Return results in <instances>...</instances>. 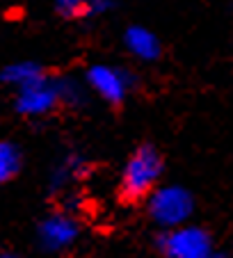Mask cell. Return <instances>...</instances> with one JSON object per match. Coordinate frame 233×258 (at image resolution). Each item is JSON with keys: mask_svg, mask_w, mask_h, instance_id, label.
<instances>
[{"mask_svg": "<svg viewBox=\"0 0 233 258\" xmlns=\"http://www.w3.org/2000/svg\"><path fill=\"white\" fill-rule=\"evenodd\" d=\"M158 249L165 258H206V253H210V238L199 229L176 231L162 235Z\"/></svg>", "mask_w": 233, "mask_h": 258, "instance_id": "cell-2", "label": "cell"}, {"mask_svg": "<svg viewBox=\"0 0 233 258\" xmlns=\"http://www.w3.org/2000/svg\"><path fill=\"white\" fill-rule=\"evenodd\" d=\"M21 169V153L12 142H0V185L12 180Z\"/></svg>", "mask_w": 233, "mask_h": 258, "instance_id": "cell-6", "label": "cell"}, {"mask_svg": "<svg viewBox=\"0 0 233 258\" xmlns=\"http://www.w3.org/2000/svg\"><path fill=\"white\" fill-rule=\"evenodd\" d=\"M165 171V158L153 144H140L131 153L116 185V204L122 208H142L158 190Z\"/></svg>", "mask_w": 233, "mask_h": 258, "instance_id": "cell-1", "label": "cell"}, {"mask_svg": "<svg viewBox=\"0 0 233 258\" xmlns=\"http://www.w3.org/2000/svg\"><path fill=\"white\" fill-rule=\"evenodd\" d=\"M39 78H41V76H39V69L32 67V64H16V67H10L5 71V80L21 85V87H25V85L34 83V80H39Z\"/></svg>", "mask_w": 233, "mask_h": 258, "instance_id": "cell-7", "label": "cell"}, {"mask_svg": "<svg viewBox=\"0 0 233 258\" xmlns=\"http://www.w3.org/2000/svg\"><path fill=\"white\" fill-rule=\"evenodd\" d=\"M89 85L94 87V92H98L107 103L112 105H122L124 96H126V78L119 71L110 67H92L87 73Z\"/></svg>", "mask_w": 233, "mask_h": 258, "instance_id": "cell-3", "label": "cell"}, {"mask_svg": "<svg viewBox=\"0 0 233 258\" xmlns=\"http://www.w3.org/2000/svg\"><path fill=\"white\" fill-rule=\"evenodd\" d=\"M126 44L137 57L153 59V57L160 55V44H158V39L144 28H131L128 30L126 32Z\"/></svg>", "mask_w": 233, "mask_h": 258, "instance_id": "cell-5", "label": "cell"}, {"mask_svg": "<svg viewBox=\"0 0 233 258\" xmlns=\"http://www.w3.org/2000/svg\"><path fill=\"white\" fill-rule=\"evenodd\" d=\"M55 10L64 19H80V16L89 14L87 0H55Z\"/></svg>", "mask_w": 233, "mask_h": 258, "instance_id": "cell-8", "label": "cell"}, {"mask_svg": "<svg viewBox=\"0 0 233 258\" xmlns=\"http://www.w3.org/2000/svg\"><path fill=\"white\" fill-rule=\"evenodd\" d=\"M55 103H57V89L46 85L44 80L39 78L21 89L16 107L23 114H44V112H48Z\"/></svg>", "mask_w": 233, "mask_h": 258, "instance_id": "cell-4", "label": "cell"}]
</instances>
